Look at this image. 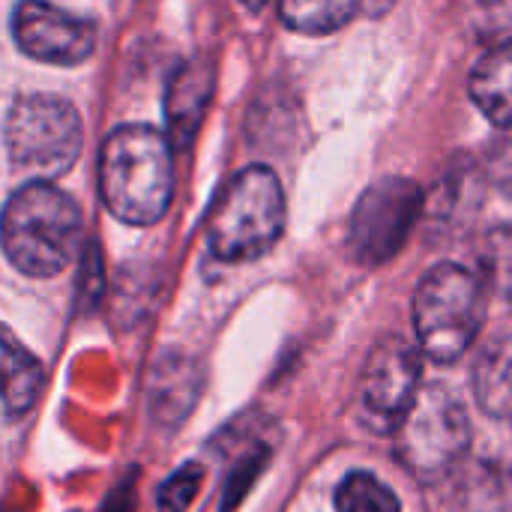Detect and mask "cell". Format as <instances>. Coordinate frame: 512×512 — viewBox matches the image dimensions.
Segmentation results:
<instances>
[{
  "label": "cell",
  "mask_w": 512,
  "mask_h": 512,
  "mask_svg": "<svg viewBox=\"0 0 512 512\" xmlns=\"http://www.w3.org/2000/svg\"><path fill=\"white\" fill-rule=\"evenodd\" d=\"M393 3H396V0H363V9H366L369 15H384Z\"/></svg>",
  "instance_id": "cell-19"
},
{
  "label": "cell",
  "mask_w": 512,
  "mask_h": 512,
  "mask_svg": "<svg viewBox=\"0 0 512 512\" xmlns=\"http://www.w3.org/2000/svg\"><path fill=\"white\" fill-rule=\"evenodd\" d=\"M81 243L78 204L51 186L30 180L9 195L0 213V246L6 261L33 279L63 273Z\"/></svg>",
  "instance_id": "cell-2"
},
{
  "label": "cell",
  "mask_w": 512,
  "mask_h": 512,
  "mask_svg": "<svg viewBox=\"0 0 512 512\" xmlns=\"http://www.w3.org/2000/svg\"><path fill=\"white\" fill-rule=\"evenodd\" d=\"M204 483V471L198 465H183L156 495L159 512H186L192 507L198 489Z\"/></svg>",
  "instance_id": "cell-17"
},
{
  "label": "cell",
  "mask_w": 512,
  "mask_h": 512,
  "mask_svg": "<svg viewBox=\"0 0 512 512\" xmlns=\"http://www.w3.org/2000/svg\"><path fill=\"white\" fill-rule=\"evenodd\" d=\"M240 3H243L246 9H252V12H258V9H261V6H264L267 0H240Z\"/></svg>",
  "instance_id": "cell-20"
},
{
  "label": "cell",
  "mask_w": 512,
  "mask_h": 512,
  "mask_svg": "<svg viewBox=\"0 0 512 512\" xmlns=\"http://www.w3.org/2000/svg\"><path fill=\"white\" fill-rule=\"evenodd\" d=\"M474 399L498 420L512 417V336L495 339L474 363Z\"/></svg>",
  "instance_id": "cell-12"
},
{
  "label": "cell",
  "mask_w": 512,
  "mask_h": 512,
  "mask_svg": "<svg viewBox=\"0 0 512 512\" xmlns=\"http://www.w3.org/2000/svg\"><path fill=\"white\" fill-rule=\"evenodd\" d=\"M468 93L495 126H512V39L492 48L474 66Z\"/></svg>",
  "instance_id": "cell-11"
},
{
  "label": "cell",
  "mask_w": 512,
  "mask_h": 512,
  "mask_svg": "<svg viewBox=\"0 0 512 512\" xmlns=\"http://www.w3.org/2000/svg\"><path fill=\"white\" fill-rule=\"evenodd\" d=\"M9 162L33 180L63 177L81 156L84 126L78 108L60 96L30 93L9 105L3 123Z\"/></svg>",
  "instance_id": "cell-5"
},
{
  "label": "cell",
  "mask_w": 512,
  "mask_h": 512,
  "mask_svg": "<svg viewBox=\"0 0 512 512\" xmlns=\"http://www.w3.org/2000/svg\"><path fill=\"white\" fill-rule=\"evenodd\" d=\"M285 231V192L273 168L249 165L228 180L207 216V249L225 264L267 255Z\"/></svg>",
  "instance_id": "cell-3"
},
{
  "label": "cell",
  "mask_w": 512,
  "mask_h": 512,
  "mask_svg": "<svg viewBox=\"0 0 512 512\" xmlns=\"http://www.w3.org/2000/svg\"><path fill=\"white\" fill-rule=\"evenodd\" d=\"M360 9L363 0H282L279 3V15L285 27L306 36H324L345 27Z\"/></svg>",
  "instance_id": "cell-14"
},
{
  "label": "cell",
  "mask_w": 512,
  "mask_h": 512,
  "mask_svg": "<svg viewBox=\"0 0 512 512\" xmlns=\"http://www.w3.org/2000/svg\"><path fill=\"white\" fill-rule=\"evenodd\" d=\"M420 354L402 336H387L366 360L357 405L360 420L378 435H396L420 390Z\"/></svg>",
  "instance_id": "cell-8"
},
{
  "label": "cell",
  "mask_w": 512,
  "mask_h": 512,
  "mask_svg": "<svg viewBox=\"0 0 512 512\" xmlns=\"http://www.w3.org/2000/svg\"><path fill=\"white\" fill-rule=\"evenodd\" d=\"M42 363L18 342V336L0 324V420L24 417L42 396Z\"/></svg>",
  "instance_id": "cell-10"
},
{
  "label": "cell",
  "mask_w": 512,
  "mask_h": 512,
  "mask_svg": "<svg viewBox=\"0 0 512 512\" xmlns=\"http://www.w3.org/2000/svg\"><path fill=\"white\" fill-rule=\"evenodd\" d=\"M339 512H402L396 492L369 471H351L333 498Z\"/></svg>",
  "instance_id": "cell-15"
},
{
  "label": "cell",
  "mask_w": 512,
  "mask_h": 512,
  "mask_svg": "<svg viewBox=\"0 0 512 512\" xmlns=\"http://www.w3.org/2000/svg\"><path fill=\"white\" fill-rule=\"evenodd\" d=\"M210 87L213 78L207 69L186 66L174 75L168 90V126H171V138L180 147L195 135V126L201 123L204 108L210 102Z\"/></svg>",
  "instance_id": "cell-13"
},
{
  "label": "cell",
  "mask_w": 512,
  "mask_h": 512,
  "mask_svg": "<svg viewBox=\"0 0 512 512\" xmlns=\"http://www.w3.org/2000/svg\"><path fill=\"white\" fill-rule=\"evenodd\" d=\"M483 285L486 291H495L498 297L510 300L512 303V231H495L489 240H486V249H483Z\"/></svg>",
  "instance_id": "cell-16"
},
{
  "label": "cell",
  "mask_w": 512,
  "mask_h": 512,
  "mask_svg": "<svg viewBox=\"0 0 512 512\" xmlns=\"http://www.w3.org/2000/svg\"><path fill=\"white\" fill-rule=\"evenodd\" d=\"M489 291L462 264L432 267L414 294V330L420 351L435 363H456L477 342L486 321Z\"/></svg>",
  "instance_id": "cell-4"
},
{
  "label": "cell",
  "mask_w": 512,
  "mask_h": 512,
  "mask_svg": "<svg viewBox=\"0 0 512 512\" xmlns=\"http://www.w3.org/2000/svg\"><path fill=\"white\" fill-rule=\"evenodd\" d=\"M99 195L126 225L159 222L174 195L171 141L153 126H120L99 150Z\"/></svg>",
  "instance_id": "cell-1"
},
{
  "label": "cell",
  "mask_w": 512,
  "mask_h": 512,
  "mask_svg": "<svg viewBox=\"0 0 512 512\" xmlns=\"http://www.w3.org/2000/svg\"><path fill=\"white\" fill-rule=\"evenodd\" d=\"M486 171H489V180L492 186L512 198V126H507L495 144L489 147V159H486Z\"/></svg>",
  "instance_id": "cell-18"
},
{
  "label": "cell",
  "mask_w": 512,
  "mask_h": 512,
  "mask_svg": "<svg viewBox=\"0 0 512 512\" xmlns=\"http://www.w3.org/2000/svg\"><path fill=\"white\" fill-rule=\"evenodd\" d=\"M9 27L27 57L51 66H78L96 48V24L48 0H18Z\"/></svg>",
  "instance_id": "cell-9"
},
{
  "label": "cell",
  "mask_w": 512,
  "mask_h": 512,
  "mask_svg": "<svg viewBox=\"0 0 512 512\" xmlns=\"http://www.w3.org/2000/svg\"><path fill=\"white\" fill-rule=\"evenodd\" d=\"M399 459L420 480H438L465 456L471 426L462 402L441 384L417 390L402 426L396 429Z\"/></svg>",
  "instance_id": "cell-6"
},
{
  "label": "cell",
  "mask_w": 512,
  "mask_h": 512,
  "mask_svg": "<svg viewBox=\"0 0 512 512\" xmlns=\"http://www.w3.org/2000/svg\"><path fill=\"white\" fill-rule=\"evenodd\" d=\"M423 210V192L408 177H384L372 183L351 216L348 225V249L366 264H387L414 231Z\"/></svg>",
  "instance_id": "cell-7"
}]
</instances>
